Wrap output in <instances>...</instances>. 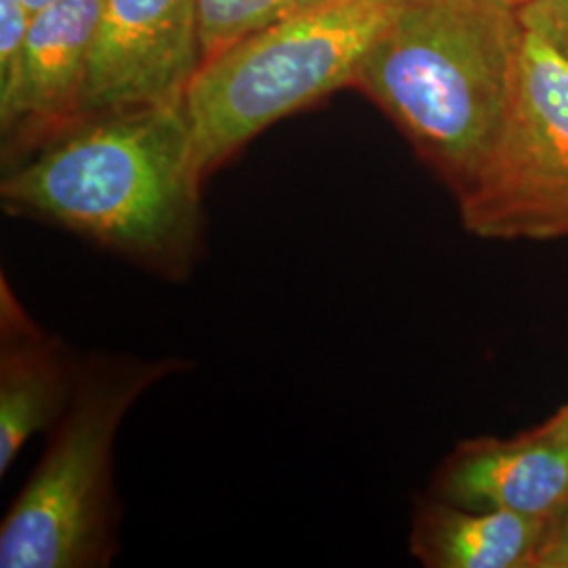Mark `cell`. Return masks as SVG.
Segmentation results:
<instances>
[{"instance_id": "obj_1", "label": "cell", "mask_w": 568, "mask_h": 568, "mask_svg": "<svg viewBox=\"0 0 568 568\" xmlns=\"http://www.w3.org/2000/svg\"><path fill=\"white\" fill-rule=\"evenodd\" d=\"M203 178L182 102L87 116L11 164L7 215L70 232L169 283L204 260Z\"/></svg>"}, {"instance_id": "obj_2", "label": "cell", "mask_w": 568, "mask_h": 568, "mask_svg": "<svg viewBox=\"0 0 568 568\" xmlns=\"http://www.w3.org/2000/svg\"><path fill=\"white\" fill-rule=\"evenodd\" d=\"M523 37L520 9L501 0H405L352 87L394 122L457 201L504 121Z\"/></svg>"}, {"instance_id": "obj_3", "label": "cell", "mask_w": 568, "mask_h": 568, "mask_svg": "<svg viewBox=\"0 0 568 568\" xmlns=\"http://www.w3.org/2000/svg\"><path fill=\"white\" fill-rule=\"evenodd\" d=\"M194 368L185 356L84 354L72 400L0 523L2 568H105L121 549L114 448L131 408Z\"/></svg>"}, {"instance_id": "obj_4", "label": "cell", "mask_w": 568, "mask_h": 568, "mask_svg": "<svg viewBox=\"0 0 568 568\" xmlns=\"http://www.w3.org/2000/svg\"><path fill=\"white\" fill-rule=\"evenodd\" d=\"M403 2L331 0L272 21L203 63L182 100L203 182L274 122L352 87Z\"/></svg>"}, {"instance_id": "obj_5", "label": "cell", "mask_w": 568, "mask_h": 568, "mask_svg": "<svg viewBox=\"0 0 568 568\" xmlns=\"http://www.w3.org/2000/svg\"><path fill=\"white\" fill-rule=\"evenodd\" d=\"M457 206L485 241L568 239V55L527 23L504 121Z\"/></svg>"}, {"instance_id": "obj_6", "label": "cell", "mask_w": 568, "mask_h": 568, "mask_svg": "<svg viewBox=\"0 0 568 568\" xmlns=\"http://www.w3.org/2000/svg\"><path fill=\"white\" fill-rule=\"evenodd\" d=\"M199 68V0H102L81 119L182 102Z\"/></svg>"}, {"instance_id": "obj_7", "label": "cell", "mask_w": 568, "mask_h": 568, "mask_svg": "<svg viewBox=\"0 0 568 568\" xmlns=\"http://www.w3.org/2000/svg\"><path fill=\"white\" fill-rule=\"evenodd\" d=\"M100 16L102 0H61L32 16L18 72L0 91L9 166L81 119Z\"/></svg>"}, {"instance_id": "obj_8", "label": "cell", "mask_w": 568, "mask_h": 568, "mask_svg": "<svg viewBox=\"0 0 568 568\" xmlns=\"http://www.w3.org/2000/svg\"><path fill=\"white\" fill-rule=\"evenodd\" d=\"M429 495L464 508L556 518L568 509V443L539 427L462 440L434 471Z\"/></svg>"}, {"instance_id": "obj_9", "label": "cell", "mask_w": 568, "mask_h": 568, "mask_svg": "<svg viewBox=\"0 0 568 568\" xmlns=\"http://www.w3.org/2000/svg\"><path fill=\"white\" fill-rule=\"evenodd\" d=\"M82 356L42 326L0 274V476L21 448L60 422L79 382Z\"/></svg>"}, {"instance_id": "obj_10", "label": "cell", "mask_w": 568, "mask_h": 568, "mask_svg": "<svg viewBox=\"0 0 568 568\" xmlns=\"http://www.w3.org/2000/svg\"><path fill=\"white\" fill-rule=\"evenodd\" d=\"M554 518L419 497L408 549L426 568H535Z\"/></svg>"}, {"instance_id": "obj_11", "label": "cell", "mask_w": 568, "mask_h": 568, "mask_svg": "<svg viewBox=\"0 0 568 568\" xmlns=\"http://www.w3.org/2000/svg\"><path fill=\"white\" fill-rule=\"evenodd\" d=\"M278 0H199L201 65L274 21Z\"/></svg>"}, {"instance_id": "obj_12", "label": "cell", "mask_w": 568, "mask_h": 568, "mask_svg": "<svg viewBox=\"0 0 568 568\" xmlns=\"http://www.w3.org/2000/svg\"><path fill=\"white\" fill-rule=\"evenodd\" d=\"M30 21L32 11L26 0H0V91L18 72Z\"/></svg>"}, {"instance_id": "obj_13", "label": "cell", "mask_w": 568, "mask_h": 568, "mask_svg": "<svg viewBox=\"0 0 568 568\" xmlns=\"http://www.w3.org/2000/svg\"><path fill=\"white\" fill-rule=\"evenodd\" d=\"M520 18L544 32L568 55V0H537L520 9Z\"/></svg>"}, {"instance_id": "obj_14", "label": "cell", "mask_w": 568, "mask_h": 568, "mask_svg": "<svg viewBox=\"0 0 568 568\" xmlns=\"http://www.w3.org/2000/svg\"><path fill=\"white\" fill-rule=\"evenodd\" d=\"M535 568H568V509L554 518Z\"/></svg>"}, {"instance_id": "obj_15", "label": "cell", "mask_w": 568, "mask_h": 568, "mask_svg": "<svg viewBox=\"0 0 568 568\" xmlns=\"http://www.w3.org/2000/svg\"><path fill=\"white\" fill-rule=\"evenodd\" d=\"M326 2H331V0H278L274 21L291 18V16H297V13H304V11L316 9V7L326 4Z\"/></svg>"}, {"instance_id": "obj_16", "label": "cell", "mask_w": 568, "mask_h": 568, "mask_svg": "<svg viewBox=\"0 0 568 568\" xmlns=\"http://www.w3.org/2000/svg\"><path fill=\"white\" fill-rule=\"evenodd\" d=\"M544 434H548V436H554V438H558V440H562V443H568V405L562 406L556 415H551L548 422H544L541 426H537Z\"/></svg>"}, {"instance_id": "obj_17", "label": "cell", "mask_w": 568, "mask_h": 568, "mask_svg": "<svg viewBox=\"0 0 568 568\" xmlns=\"http://www.w3.org/2000/svg\"><path fill=\"white\" fill-rule=\"evenodd\" d=\"M55 2H61V0H26L28 9L32 11V16L39 13L42 9H47V7H51V4H55Z\"/></svg>"}, {"instance_id": "obj_18", "label": "cell", "mask_w": 568, "mask_h": 568, "mask_svg": "<svg viewBox=\"0 0 568 568\" xmlns=\"http://www.w3.org/2000/svg\"><path fill=\"white\" fill-rule=\"evenodd\" d=\"M501 2H506V4L514 7V9H525V7L532 4V2H537V0H501Z\"/></svg>"}]
</instances>
